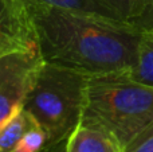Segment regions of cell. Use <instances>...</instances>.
<instances>
[{
  "mask_svg": "<svg viewBox=\"0 0 153 152\" xmlns=\"http://www.w3.org/2000/svg\"><path fill=\"white\" fill-rule=\"evenodd\" d=\"M133 24L140 30H153V0H146L145 10Z\"/></svg>",
  "mask_w": 153,
  "mask_h": 152,
  "instance_id": "obj_13",
  "label": "cell"
},
{
  "mask_svg": "<svg viewBox=\"0 0 153 152\" xmlns=\"http://www.w3.org/2000/svg\"><path fill=\"white\" fill-rule=\"evenodd\" d=\"M39 51L36 26L26 0H0V55Z\"/></svg>",
  "mask_w": 153,
  "mask_h": 152,
  "instance_id": "obj_5",
  "label": "cell"
},
{
  "mask_svg": "<svg viewBox=\"0 0 153 152\" xmlns=\"http://www.w3.org/2000/svg\"><path fill=\"white\" fill-rule=\"evenodd\" d=\"M108 16L133 23L144 12L146 0H93Z\"/></svg>",
  "mask_w": 153,
  "mask_h": 152,
  "instance_id": "obj_9",
  "label": "cell"
},
{
  "mask_svg": "<svg viewBox=\"0 0 153 152\" xmlns=\"http://www.w3.org/2000/svg\"><path fill=\"white\" fill-rule=\"evenodd\" d=\"M35 125H38L36 121L24 108L13 113L0 125V152H13L24 135Z\"/></svg>",
  "mask_w": 153,
  "mask_h": 152,
  "instance_id": "obj_7",
  "label": "cell"
},
{
  "mask_svg": "<svg viewBox=\"0 0 153 152\" xmlns=\"http://www.w3.org/2000/svg\"><path fill=\"white\" fill-rule=\"evenodd\" d=\"M66 142L67 140H65V142H62V143H58V144H55V145L46 147L42 152H66Z\"/></svg>",
  "mask_w": 153,
  "mask_h": 152,
  "instance_id": "obj_14",
  "label": "cell"
},
{
  "mask_svg": "<svg viewBox=\"0 0 153 152\" xmlns=\"http://www.w3.org/2000/svg\"><path fill=\"white\" fill-rule=\"evenodd\" d=\"M28 4L45 62L89 75L126 73L134 65L143 30L133 23L95 13Z\"/></svg>",
  "mask_w": 153,
  "mask_h": 152,
  "instance_id": "obj_1",
  "label": "cell"
},
{
  "mask_svg": "<svg viewBox=\"0 0 153 152\" xmlns=\"http://www.w3.org/2000/svg\"><path fill=\"white\" fill-rule=\"evenodd\" d=\"M124 152H153V123L136 140H133Z\"/></svg>",
  "mask_w": 153,
  "mask_h": 152,
  "instance_id": "obj_12",
  "label": "cell"
},
{
  "mask_svg": "<svg viewBox=\"0 0 153 152\" xmlns=\"http://www.w3.org/2000/svg\"><path fill=\"white\" fill-rule=\"evenodd\" d=\"M66 152H124V148L102 128L81 123L67 139Z\"/></svg>",
  "mask_w": 153,
  "mask_h": 152,
  "instance_id": "obj_6",
  "label": "cell"
},
{
  "mask_svg": "<svg viewBox=\"0 0 153 152\" xmlns=\"http://www.w3.org/2000/svg\"><path fill=\"white\" fill-rule=\"evenodd\" d=\"M47 147V135L39 125H35L23 136L13 152H42Z\"/></svg>",
  "mask_w": 153,
  "mask_h": 152,
  "instance_id": "obj_11",
  "label": "cell"
},
{
  "mask_svg": "<svg viewBox=\"0 0 153 152\" xmlns=\"http://www.w3.org/2000/svg\"><path fill=\"white\" fill-rule=\"evenodd\" d=\"M43 65L40 51L0 55V125L23 108Z\"/></svg>",
  "mask_w": 153,
  "mask_h": 152,
  "instance_id": "obj_4",
  "label": "cell"
},
{
  "mask_svg": "<svg viewBox=\"0 0 153 152\" xmlns=\"http://www.w3.org/2000/svg\"><path fill=\"white\" fill-rule=\"evenodd\" d=\"M82 123L102 128L125 150L153 123V88L126 73L90 75Z\"/></svg>",
  "mask_w": 153,
  "mask_h": 152,
  "instance_id": "obj_2",
  "label": "cell"
},
{
  "mask_svg": "<svg viewBox=\"0 0 153 152\" xmlns=\"http://www.w3.org/2000/svg\"><path fill=\"white\" fill-rule=\"evenodd\" d=\"M89 74L47 63L42 66L23 108L47 135V147L69 139L82 123Z\"/></svg>",
  "mask_w": 153,
  "mask_h": 152,
  "instance_id": "obj_3",
  "label": "cell"
},
{
  "mask_svg": "<svg viewBox=\"0 0 153 152\" xmlns=\"http://www.w3.org/2000/svg\"><path fill=\"white\" fill-rule=\"evenodd\" d=\"M26 1L31 3V4H42V5H48V7L62 8V10L108 16L93 0H26Z\"/></svg>",
  "mask_w": 153,
  "mask_h": 152,
  "instance_id": "obj_10",
  "label": "cell"
},
{
  "mask_svg": "<svg viewBox=\"0 0 153 152\" xmlns=\"http://www.w3.org/2000/svg\"><path fill=\"white\" fill-rule=\"evenodd\" d=\"M126 74L132 80L153 88V30H143L136 62Z\"/></svg>",
  "mask_w": 153,
  "mask_h": 152,
  "instance_id": "obj_8",
  "label": "cell"
}]
</instances>
